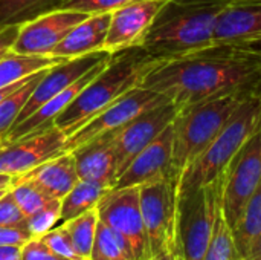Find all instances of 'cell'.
<instances>
[{
	"label": "cell",
	"instance_id": "6da1fadb",
	"mask_svg": "<svg viewBox=\"0 0 261 260\" xmlns=\"http://www.w3.org/2000/svg\"><path fill=\"white\" fill-rule=\"evenodd\" d=\"M261 55L242 44H214L153 67L139 86L162 93L179 109L237 92H254Z\"/></svg>",
	"mask_w": 261,
	"mask_h": 260
},
{
	"label": "cell",
	"instance_id": "7a4b0ae2",
	"mask_svg": "<svg viewBox=\"0 0 261 260\" xmlns=\"http://www.w3.org/2000/svg\"><path fill=\"white\" fill-rule=\"evenodd\" d=\"M231 0H167L141 48L171 60L214 46L216 25Z\"/></svg>",
	"mask_w": 261,
	"mask_h": 260
},
{
	"label": "cell",
	"instance_id": "3957f363",
	"mask_svg": "<svg viewBox=\"0 0 261 260\" xmlns=\"http://www.w3.org/2000/svg\"><path fill=\"white\" fill-rule=\"evenodd\" d=\"M161 61L141 46L112 54L106 67L54 120V126L69 138L125 92L139 86L145 75Z\"/></svg>",
	"mask_w": 261,
	"mask_h": 260
},
{
	"label": "cell",
	"instance_id": "277c9868",
	"mask_svg": "<svg viewBox=\"0 0 261 260\" xmlns=\"http://www.w3.org/2000/svg\"><path fill=\"white\" fill-rule=\"evenodd\" d=\"M261 126V101L246 97L213 143L179 175L177 198L188 195L225 173L232 158Z\"/></svg>",
	"mask_w": 261,
	"mask_h": 260
},
{
	"label": "cell",
	"instance_id": "5b68a950",
	"mask_svg": "<svg viewBox=\"0 0 261 260\" xmlns=\"http://www.w3.org/2000/svg\"><path fill=\"white\" fill-rule=\"evenodd\" d=\"M252 92H237L179 109L173 121V161L176 178L213 143L228 120Z\"/></svg>",
	"mask_w": 261,
	"mask_h": 260
},
{
	"label": "cell",
	"instance_id": "8992f818",
	"mask_svg": "<svg viewBox=\"0 0 261 260\" xmlns=\"http://www.w3.org/2000/svg\"><path fill=\"white\" fill-rule=\"evenodd\" d=\"M225 173L210 184L177 198L179 254L182 260H203L214 224L223 205Z\"/></svg>",
	"mask_w": 261,
	"mask_h": 260
},
{
	"label": "cell",
	"instance_id": "52a82bcc",
	"mask_svg": "<svg viewBox=\"0 0 261 260\" xmlns=\"http://www.w3.org/2000/svg\"><path fill=\"white\" fill-rule=\"evenodd\" d=\"M139 202L148 259L177 251V178L170 175L141 185Z\"/></svg>",
	"mask_w": 261,
	"mask_h": 260
},
{
	"label": "cell",
	"instance_id": "ba28073f",
	"mask_svg": "<svg viewBox=\"0 0 261 260\" xmlns=\"http://www.w3.org/2000/svg\"><path fill=\"white\" fill-rule=\"evenodd\" d=\"M96 210L99 221L115 233L132 260L148 259L139 187L109 190L98 202Z\"/></svg>",
	"mask_w": 261,
	"mask_h": 260
},
{
	"label": "cell",
	"instance_id": "9c48e42d",
	"mask_svg": "<svg viewBox=\"0 0 261 260\" xmlns=\"http://www.w3.org/2000/svg\"><path fill=\"white\" fill-rule=\"evenodd\" d=\"M261 182V126L240 147L225 170L223 215L232 228Z\"/></svg>",
	"mask_w": 261,
	"mask_h": 260
},
{
	"label": "cell",
	"instance_id": "30bf717a",
	"mask_svg": "<svg viewBox=\"0 0 261 260\" xmlns=\"http://www.w3.org/2000/svg\"><path fill=\"white\" fill-rule=\"evenodd\" d=\"M167 101L170 100L162 93H158L142 86H136L128 92H125L119 100H116L113 104H110L95 118H92L86 126H83L73 135H70L66 139L63 153L73 152L75 149H78L80 146L86 144L87 141L96 136L106 133H115L116 130L128 124L142 112L153 109L159 104H164Z\"/></svg>",
	"mask_w": 261,
	"mask_h": 260
},
{
	"label": "cell",
	"instance_id": "8fae6325",
	"mask_svg": "<svg viewBox=\"0 0 261 260\" xmlns=\"http://www.w3.org/2000/svg\"><path fill=\"white\" fill-rule=\"evenodd\" d=\"M86 17L73 9H52L20 25L18 34L11 48L23 55L52 57L55 46Z\"/></svg>",
	"mask_w": 261,
	"mask_h": 260
},
{
	"label": "cell",
	"instance_id": "7c38bea8",
	"mask_svg": "<svg viewBox=\"0 0 261 260\" xmlns=\"http://www.w3.org/2000/svg\"><path fill=\"white\" fill-rule=\"evenodd\" d=\"M179 106L167 101L148 109L113 133V147L118 162V176L127 169L133 158L153 143L170 124H173Z\"/></svg>",
	"mask_w": 261,
	"mask_h": 260
},
{
	"label": "cell",
	"instance_id": "4fadbf2b",
	"mask_svg": "<svg viewBox=\"0 0 261 260\" xmlns=\"http://www.w3.org/2000/svg\"><path fill=\"white\" fill-rule=\"evenodd\" d=\"M66 135L54 124L14 143L0 146V173L18 178L63 153Z\"/></svg>",
	"mask_w": 261,
	"mask_h": 260
},
{
	"label": "cell",
	"instance_id": "5bb4252c",
	"mask_svg": "<svg viewBox=\"0 0 261 260\" xmlns=\"http://www.w3.org/2000/svg\"><path fill=\"white\" fill-rule=\"evenodd\" d=\"M167 0H133L112 12L104 51L118 54L142 44Z\"/></svg>",
	"mask_w": 261,
	"mask_h": 260
},
{
	"label": "cell",
	"instance_id": "9a60e30c",
	"mask_svg": "<svg viewBox=\"0 0 261 260\" xmlns=\"http://www.w3.org/2000/svg\"><path fill=\"white\" fill-rule=\"evenodd\" d=\"M109 55H112V54H109L106 51L86 54V55H81V57L61 60L60 63H57L52 67L46 69L44 75L40 78V81L34 87L28 103L24 104L17 123H20L21 120H24L26 116L34 113L46 101H49L50 98H54L55 95L63 92L66 87L73 84L87 70H90L95 64H98L101 60L107 58Z\"/></svg>",
	"mask_w": 261,
	"mask_h": 260
},
{
	"label": "cell",
	"instance_id": "2e32d148",
	"mask_svg": "<svg viewBox=\"0 0 261 260\" xmlns=\"http://www.w3.org/2000/svg\"><path fill=\"white\" fill-rule=\"evenodd\" d=\"M173 136V124H170L153 143L133 158L127 169L118 176L113 188L141 187L164 176H174L171 172Z\"/></svg>",
	"mask_w": 261,
	"mask_h": 260
},
{
	"label": "cell",
	"instance_id": "e0dca14e",
	"mask_svg": "<svg viewBox=\"0 0 261 260\" xmlns=\"http://www.w3.org/2000/svg\"><path fill=\"white\" fill-rule=\"evenodd\" d=\"M112 58V55H109L107 58L101 60L98 64H95L90 70H87L80 80H76L73 84H70L69 87H66L63 92H60L58 95H55L54 98H50L49 101H46L43 106H40L34 113H31L29 116H26L24 120H21L20 123H17L15 126L11 127V130L2 138L0 146L14 143L17 139H21L28 135L37 133L40 130H44L47 127H50L54 124V120L78 97V93L106 67V64L109 63V60Z\"/></svg>",
	"mask_w": 261,
	"mask_h": 260
},
{
	"label": "cell",
	"instance_id": "ac0fdd59",
	"mask_svg": "<svg viewBox=\"0 0 261 260\" xmlns=\"http://www.w3.org/2000/svg\"><path fill=\"white\" fill-rule=\"evenodd\" d=\"M261 40V0H231L222 12L214 44H248Z\"/></svg>",
	"mask_w": 261,
	"mask_h": 260
},
{
	"label": "cell",
	"instance_id": "d6986e66",
	"mask_svg": "<svg viewBox=\"0 0 261 260\" xmlns=\"http://www.w3.org/2000/svg\"><path fill=\"white\" fill-rule=\"evenodd\" d=\"M75 158L78 178L113 188L118 179V162L113 133L96 136L70 152Z\"/></svg>",
	"mask_w": 261,
	"mask_h": 260
},
{
	"label": "cell",
	"instance_id": "ffe728a7",
	"mask_svg": "<svg viewBox=\"0 0 261 260\" xmlns=\"http://www.w3.org/2000/svg\"><path fill=\"white\" fill-rule=\"evenodd\" d=\"M112 12L92 14L78 23L52 51V57L60 60L75 58L86 54L104 51Z\"/></svg>",
	"mask_w": 261,
	"mask_h": 260
},
{
	"label": "cell",
	"instance_id": "44dd1931",
	"mask_svg": "<svg viewBox=\"0 0 261 260\" xmlns=\"http://www.w3.org/2000/svg\"><path fill=\"white\" fill-rule=\"evenodd\" d=\"M18 178L35 182L52 199H63L80 181L75 158L70 152L60 153Z\"/></svg>",
	"mask_w": 261,
	"mask_h": 260
},
{
	"label": "cell",
	"instance_id": "7402d4cb",
	"mask_svg": "<svg viewBox=\"0 0 261 260\" xmlns=\"http://www.w3.org/2000/svg\"><path fill=\"white\" fill-rule=\"evenodd\" d=\"M234 260L261 257V182L248 201L240 219L232 227Z\"/></svg>",
	"mask_w": 261,
	"mask_h": 260
},
{
	"label": "cell",
	"instance_id": "603a6c76",
	"mask_svg": "<svg viewBox=\"0 0 261 260\" xmlns=\"http://www.w3.org/2000/svg\"><path fill=\"white\" fill-rule=\"evenodd\" d=\"M60 61L61 60L55 57L23 55L9 51L0 57V87L18 83L35 72L52 67Z\"/></svg>",
	"mask_w": 261,
	"mask_h": 260
},
{
	"label": "cell",
	"instance_id": "cb8c5ba5",
	"mask_svg": "<svg viewBox=\"0 0 261 260\" xmlns=\"http://www.w3.org/2000/svg\"><path fill=\"white\" fill-rule=\"evenodd\" d=\"M109 190L112 188L80 179L73 188L61 199V222L95 208Z\"/></svg>",
	"mask_w": 261,
	"mask_h": 260
},
{
	"label": "cell",
	"instance_id": "d4e9b609",
	"mask_svg": "<svg viewBox=\"0 0 261 260\" xmlns=\"http://www.w3.org/2000/svg\"><path fill=\"white\" fill-rule=\"evenodd\" d=\"M98 222H99V216H98L96 207L92 210H87L72 219L61 222V227L69 234L75 250L78 251V254L83 257V260L90 259Z\"/></svg>",
	"mask_w": 261,
	"mask_h": 260
},
{
	"label": "cell",
	"instance_id": "484cf974",
	"mask_svg": "<svg viewBox=\"0 0 261 260\" xmlns=\"http://www.w3.org/2000/svg\"><path fill=\"white\" fill-rule=\"evenodd\" d=\"M44 70H40L37 74H32L23 86H20L14 93H11L9 97H6L2 103H0V141L2 138L11 130V127L17 123L24 104L28 103L34 87L37 86V83L40 81V78L44 75Z\"/></svg>",
	"mask_w": 261,
	"mask_h": 260
},
{
	"label": "cell",
	"instance_id": "4316f807",
	"mask_svg": "<svg viewBox=\"0 0 261 260\" xmlns=\"http://www.w3.org/2000/svg\"><path fill=\"white\" fill-rule=\"evenodd\" d=\"M61 0H0V26L21 25L52 11Z\"/></svg>",
	"mask_w": 261,
	"mask_h": 260
},
{
	"label": "cell",
	"instance_id": "83f0119b",
	"mask_svg": "<svg viewBox=\"0 0 261 260\" xmlns=\"http://www.w3.org/2000/svg\"><path fill=\"white\" fill-rule=\"evenodd\" d=\"M15 204L24 215V218L34 215L43 205H46L52 198L40 188L35 182L23 178H14L12 187L9 188Z\"/></svg>",
	"mask_w": 261,
	"mask_h": 260
},
{
	"label": "cell",
	"instance_id": "f1b7e54d",
	"mask_svg": "<svg viewBox=\"0 0 261 260\" xmlns=\"http://www.w3.org/2000/svg\"><path fill=\"white\" fill-rule=\"evenodd\" d=\"M203 260H234V239L223 208L219 213Z\"/></svg>",
	"mask_w": 261,
	"mask_h": 260
},
{
	"label": "cell",
	"instance_id": "f546056e",
	"mask_svg": "<svg viewBox=\"0 0 261 260\" xmlns=\"http://www.w3.org/2000/svg\"><path fill=\"white\" fill-rule=\"evenodd\" d=\"M89 260H132V257L115 233L99 221Z\"/></svg>",
	"mask_w": 261,
	"mask_h": 260
},
{
	"label": "cell",
	"instance_id": "4dcf8cb0",
	"mask_svg": "<svg viewBox=\"0 0 261 260\" xmlns=\"http://www.w3.org/2000/svg\"><path fill=\"white\" fill-rule=\"evenodd\" d=\"M61 222V199H50L34 215L24 218V225L31 238H41Z\"/></svg>",
	"mask_w": 261,
	"mask_h": 260
},
{
	"label": "cell",
	"instance_id": "1f68e13d",
	"mask_svg": "<svg viewBox=\"0 0 261 260\" xmlns=\"http://www.w3.org/2000/svg\"><path fill=\"white\" fill-rule=\"evenodd\" d=\"M130 2L133 0H61L54 9H73L92 15L113 12Z\"/></svg>",
	"mask_w": 261,
	"mask_h": 260
},
{
	"label": "cell",
	"instance_id": "d6a6232c",
	"mask_svg": "<svg viewBox=\"0 0 261 260\" xmlns=\"http://www.w3.org/2000/svg\"><path fill=\"white\" fill-rule=\"evenodd\" d=\"M43 241V244H46L52 251H55L57 254L66 257L70 260H83V257L78 254V251L75 250L69 234L66 233V230L61 225L54 227L50 231H47L44 236L40 238Z\"/></svg>",
	"mask_w": 261,
	"mask_h": 260
},
{
	"label": "cell",
	"instance_id": "836d02e7",
	"mask_svg": "<svg viewBox=\"0 0 261 260\" xmlns=\"http://www.w3.org/2000/svg\"><path fill=\"white\" fill-rule=\"evenodd\" d=\"M24 221V215L15 204L11 192L8 190L0 198V227L6 225H17Z\"/></svg>",
	"mask_w": 261,
	"mask_h": 260
},
{
	"label": "cell",
	"instance_id": "e575fe53",
	"mask_svg": "<svg viewBox=\"0 0 261 260\" xmlns=\"http://www.w3.org/2000/svg\"><path fill=\"white\" fill-rule=\"evenodd\" d=\"M23 260H70L52 251L40 238H34L23 245Z\"/></svg>",
	"mask_w": 261,
	"mask_h": 260
},
{
	"label": "cell",
	"instance_id": "d590c367",
	"mask_svg": "<svg viewBox=\"0 0 261 260\" xmlns=\"http://www.w3.org/2000/svg\"><path fill=\"white\" fill-rule=\"evenodd\" d=\"M31 234L24 225V221L17 225L0 227V245H17L23 247L28 241H31Z\"/></svg>",
	"mask_w": 261,
	"mask_h": 260
},
{
	"label": "cell",
	"instance_id": "8d00e7d4",
	"mask_svg": "<svg viewBox=\"0 0 261 260\" xmlns=\"http://www.w3.org/2000/svg\"><path fill=\"white\" fill-rule=\"evenodd\" d=\"M20 25H5L0 26V57L11 51L14 40L18 34Z\"/></svg>",
	"mask_w": 261,
	"mask_h": 260
},
{
	"label": "cell",
	"instance_id": "74e56055",
	"mask_svg": "<svg viewBox=\"0 0 261 260\" xmlns=\"http://www.w3.org/2000/svg\"><path fill=\"white\" fill-rule=\"evenodd\" d=\"M0 260H23V247L0 245Z\"/></svg>",
	"mask_w": 261,
	"mask_h": 260
},
{
	"label": "cell",
	"instance_id": "f35d334b",
	"mask_svg": "<svg viewBox=\"0 0 261 260\" xmlns=\"http://www.w3.org/2000/svg\"><path fill=\"white\" fill-rule=\"evenodd\" d=\"M12 182H14V178L12 176L5 175V173H0V190L11 188L12 187Z\"/></svg>",
	"mask_w": 261,
	"mask_h": 260
},
{
	"label": "cell",
	"instance_id": "ab89813d",
	"mask_svg": "<svg viewBox=\"0 0 261 260\" xmlns=\"http://www.w3.org/2000/svg\"><path fill=\"white\" fill-rule=\"evenodd\" d=\"M147 260H179V256H177V251H174V253H164V254H159L156 257Z\"/></svg>",
	"mask_w": 261,
	"mask_h": 260
},
{
	"label": "cell",
	"instance_id": "60d3db41",
	"mask_svg": "<svg viewBox=\"0 0 261 260\" xmlns=\"http://www.w3.org/2000/svg\"><path fill=\"white\" fill-rule=\"evenodd\" d=\"M242 46H246V48H249V49H252V51L258 52V54L261 55V40L252 41V43H248V44H242Z\"/></svg>",
	"mask_w": 261,
	"mask_h": 260
},
{
	"label": "cell",
	"instance_id": "b9f144b4",
	"mask_svg": "<svg viewBox=\"0 0 261 260\" xmlns=\"http://www.w3.org/2000/svg\"><path fill=\"white\" fill-rule=\"evenodd\" d=\"M257 98H260V101H261V80H260V83L255 86V89H254V92H252Z\"/></svg>",
	"mask_w": 261,
	"mask_h": 260
},
{
	"label": "cell",
	"instance_id": "7bdbcfd3",
	"mask_svg": "<svg viewBox=\"0 0 261 260\" xmlns=\"http://www.w3.org/2000/svg\"><path fill=\"white\" fill-rule=\"evenodd\" d=\"M8 190H9V188H6V190H0V198H2V196H3V195H5V193L8 192Z\"/></svg>",
	"mask_w": 261,
	"mask_h": 260
},
{
	"label": "cell",
	"instance_id": "ee69618b",
	"mask_svg": "<svg viewBox=\"0 0 261 260\" xmlns=\"http://www.w3.org/2000/svg\"><path fill=\"white\" fill-rule=\"evenodd\" d=\"M260 260H261V257H260Z\"/></svg>",
	"mask_w": 261,
	"mask_h": 260
}]
</instances>
